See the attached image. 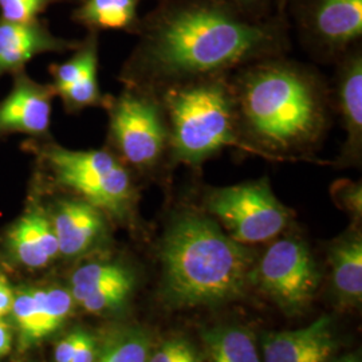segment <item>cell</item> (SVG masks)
<instances>
[{"mask_svg":"<svg viewBox=\"0 0 362 362\" xmlns=\"http://www.w3.org/2000/svg\"><path fill=\"white\" fill-rule=\"evenodd\" d=\"M278 35L228 10L194 3L165 13L144 47V64L157 78L206 76L272 52Z\"/></svg>","mask_w":362,"mask_h":362,"instance_id":"cell-1","label":"cell"},{"mask_svg":"<svg viewBox=\"0 0 362 362\" xmlns=\"http://www.w3.org/2000/svg\"><path fill=\"white\" fill-rule=\"evenodd\" d=\"M160 257L165 291L180 306L219 305L240 297L255 262L251 250L196 214L172 221Z\"/></svg>","mask_w":362,"mask_h":362,"instance_id":"cell-2","label":"cell"},{"mask_svg":"<svg viewBox=\"0 0 362 362\" xmlns=\"http://www.w3.org/2000/svg\"><path fill=\"white\" fill-rule=\"evenodd\" d=\"M239 103L251 136L275 152L315 143L325 127L320 91L293 66L269 64L252 69L240 83Z\"/></svg>","mask_w":362,"mask_h":362,"instance_id":"cell-3","label":"cell"},{"mask_svg":"<svg viewBox=\"0 0 362 362\" xmlns=\"http://www.w3.org/2000/svg\"><path fill=\"white\" fill-rule=\"evenodd\" d=\"M167 104L173 153L182 163L199 164L230 146L270 156L236 139L233 101L223 85L200 83L172 90Z\"/></svg>","mask_w":362,"mask_h":362,"instance_id":"cell-4","label":"cell"},{"mask_svg":"<svg viewBox=\"0 0 362 362\" xmlns=\"http://www.w3.org/2000/svg\"><path fill=\"white\" fill-rule=\"evenodd\" d=\"M38 156L59 185L118 219L129 214L134 187L129 170L116 156L107 151L66 149L57 144H42Z\"/></svg>","mask_w":362,"mask_h":362,"instance_id":"cell-5","label":"cell"},{"mask_svg":"<svg viewBox=\"0 0 362 362\" xmlns=\"http://www.w3.org/2000/svg\"><path fill=\"white\" fill-rule=\"evenodd\" d=\"M208 211L240 245L269 242L282 233L290 211L276 199L267 179L224 187L208 194Z\"/></svg>","mask_w":362,"mask_h":362,"instance_id":"cell-6","label":"cell"},{"mask_svg":"<svg viewBox=\"0 0 362 362\" xmlns=\"http://www.w3.org/2000/svg\"><path fill=\"white\" fill-rule=\"evenodd\" d=\"M259 287L287 313L306 308L320 284V272L308 246L294 238L276 240L251 272Z\"/></svg>","mask_w":362,"mask_h":362,"instance_id":"cell-7","label":"cell"},{"mask_svg":"<svg viewBox=\"0 0 362 362\" xmlns=\"http://www.w3.org/2000/svg\"><path fill=\"white\" fill-rule=\"evenodd\" d=\"M110 140L125 163L151 168L165 148L167 130L157 105L137 93H125L110 105Z\"/></svg>","mask_w":362,"mask_h":362,"instance_id":"cell-8","label":"cell"},{"mask_svg":"<svg viewBox=\"0 0 362 362\" xmlns=\"http://www.w3.org/2000/svg\"><path fill=\"white\" fill-rule=\"evenodd\" d=\"M73 305L70 291L59 286L18 290L10 314L18 332L19 350L30 349L55 333L71 314Z\"/></svg>","mask_w":362,"mask_h":362,"instance_id":"cell-9","label":"cell"},{"mask_svg":"<svg viewBox=\"0 0 362 362\" xmlns=\"http://www.w3.org/2000/svg\"><path fill=\"white\" fill-rule=\"evenodd\" d=\"M54 97L52 85L39 83L23 70L15 73L11 90L0 101V143L15 134L49 136Z\"/></svg>","mask_w":362,"mask_h":362,"instance_id":"cell-10","label":"cell"},{"mask_svg":"<svg viewBox=\"0 0 362 362\" xmlns=\"http://www.w3.org/2000/svg\"><path fill=\"white\" fill-rule=\"evenodd\" d=\"M52 89L67 112H79L85 107L103 104L98 85V45L90 38L69 61L50 67Z\"/></svg>","mask_w":362,"mask_h":362,"instance_id":"cell-11","label":"cell"},{"mask_svg":"<svg viewBox=\"0 0 362 362\" xmlns=\"http://www.w3.org/2000/svg\"><path fill=\"white\" fill-rule=\"evenodd\" d=\"M4 247L15 263L38 270L59 257V247L47 212L31 206L13 221L6 233Z\"/></svg>","mask_w":362,"mask_h":362,"instance_id":"cell-12","label":"cell"},{"mask_svg":"<svg viewBox=\"0 0 362 362\" xmlns=\"http://www.w3.org/2000/svg\"><path fill=\"white\" fill-rule=\"evenodd\" d=\"M59 255L74 258L88 252L104 236V212L83 199L59 200L49 214Z\"/></svg>","mask_w":362,"mask_h":362,"instance_id":"cell-13","label":"cell"},{"mask_svg":"<svg viewBox=\"0 0 362 362\" xmlns=\"http://www.w3.org/2000/svg\"><path fill=\"white\" fill-rule=\"evenodd\" d=\"M334 349L332 318L322 315L309 326L266 337L262 362H327Z\"/></svg>","mask_w":362,"mask_h":362,"instance_id":"cell-14","label":"cell"},{"mask_svg":"<svg viewBox=\"0 0 362 362\" xmlns=\"http://www.w3.org/2000/svg\"><path fill=\"white\" fill-rule=\"evenodd\" d=\"M71 43L52 35L38 23H15L0 21V78L22 71L25 66L46 52H62L78 47Z\"/></svg>","mask_w":362,"mask_h":362,"instance_id":"cell-15","label":"cell"},{"mask_svg":"<svg viewBox=\"0 0 362 362\" xmlns=\"http://www.w3.org/2000/svg\"><path fill=\"white\" fill-rule=\"evenodd\" d=\"M311 25L330 46H345L362 34V0H314Z\"/></svg>","mask_w":362,"mask_h":362,"instance_id":"cell-16","label":"cell"},{"mask_svg":"<svg viewBox=\"0 0 362 362\" xmlns=\"http://www.w3.org/2000/svg\"><path fill=\"white\" fill-rule=\"evenodd\" d=\"M332 278L344 305L356 306L362 299V240L360 233L345 235L330 250Z\"/></svg>","mask_w":362,"mask_h":362,"instance_id":"cell-17","label":"cell"},{"mask_svg":"<svg viewBox=\"0 0 362 362\" xmlns=\"http://www.w3.org/2000/svg\"><path fill=\"white\" fill-rule=\"evenodd\" d=\"M339 107L348 132L345 157H358L362 143V61L360 55L350 58L339 78Z\"/></svg>","mask_w":362,"mask_h":362,"instance_id":"cell-18","label":"cell"},{"mask_svg":"<svg viewBox=\"0 0 362 362\" xmlns=\"http://www.w3.org/2000/svg\"><path fill=\"white\" fill-rule=\"evenodd\" d=\"M207 362H262L252 334L239 326L215 327L203 334Z\"/></svg>","mask_w":362,"mask_h":362,"instance_id":"cell-19","label":"cell"},{"mask_svg":"<svg viewBox=\"0 0 362 362\" xmlns=\"http://www.w3.org/2000/svg\"><path fill=\"white\" fill-rule=\"evenodd\" d=\"M133 274L128 267L118 262L97 260L89 262L73 272L70 278V294L74 302L79 303L93 293L106 286L133 279Z\"/></svg>","mask_w":362,"mask_h":362,"instance_id":"cell-20","label":"cell"},{"mask_svg":"<svg viewBox=\"0 0 362 362\" xmlns=\"http://www.w3.org/2000/svg\"><path fill=\"white\" fill-rule=\"evenodd\" d=\"M139 0H86L77 11V19L89 26L121 30L129 27Z\"/></svg>","mask_w":362,"mask_h":362,"instance_id":"cell-21","label":"cell"},{"mask_svg":"<svg viewBox=\"0 0 362 362\" xmlns=\"http://www.w3.org/2000/svg\"><path fill=\"white\" fill-rule=\"evenodd\" d=\"M149 337L141 329H122L106 339L94 362H148Z\"/></svg>","mask_w":362,"mask_h":362,"instance_id":"cell-22","label":"cell"},{"mask_svg":"<svg viewBox=\"0 0 362 362\" xmlns=\"http://www.w3.org/2000/svg\"><path fill=\"white\" fill-rule=\"evenodd\" d=\"M134 286V278L118 284L106 286L79 302V305L89 313L101 314L121 308L130 296Z\"/></svg>","mask_w":362,"mask_h":362,"instance_id":"cell-23","label":"cell"},{"mask_svg":"<svg viewBox=\"0 0 362 362\" xmlns=\"http://www.w3.org/2000/svg\"><path fill=\"white\" fill-rule=\"evenodd\" d=\"M49 0H0L1 19L15 23L34 22Z\"/></svg>","mask_w":362,"mask_h":362,"instance_id":"cell-24","label":"cell"},{"mask_svg":"<svg viewBox=\"0 0 362 362\" xmlns=\"http://www.w3.org/2000/svg\"><path fill=\"white\" fill-rule=\"evenodd\" d=\"M148 362H200L194 346L180 338H173L161 344Z\"/></svg>","mask_w":362,"mask_h":362,"instance_id":"cell-25","label":"cell"},{"mask_svg":"<svg viewBox=\"0 0 362 362\" xmlns=\"http://www.w3.org/2000/svg\"><path fill=\"white\" fill-rule=\"evenodd\" d=\"M333 192L337 203L360 219L362 206L361 184L346 180L339 181L333 187Z\"/></svg>","mask_w":362,"mask_h":362,"instance_id":"cell-26","label":"cell"},{"mask_svg":"<svg viewBox=\"0 0 362 362\" xmlns=\"http://www.w3.org/2000/svg\"><path fill=\"white\" fill-rule=\"evenodd\" d=\"M95 338L83 330H76V344L70 362H94L97 357Z\"/></svg>","mask_w":362,"mask_h":362,"instance_id":"cell-27","label":"cell"},{"mask_svg":"<svg viewBox=\"0 0 362 362\" xmlns=\"http://www.w3.org/2000/svg\"><path fill=\"white\" fill-rule=\"evenodd\" d=\"M74 344H76V330L69 333L67 336L64 337L58 345L55 346L54 351V358L55 362H70L73 350H74Z\"/></svg>","mask_w":362,"mask_h":362,"instance_id":"cell-28","label":"cell"},{"mask_svg":"<svg viewBox=\"0 0 362 362\" xmlns=\"http://www.w3.org/2000/svg\"><path fill=\"white\" fill-rule=\"evenodd\" d=\"M13 297L15 293L7 284V281L0 275V318L11 313Z\"/></svg>","mask_w":362,"mask_h":362,"instance_id":"cell-29","label":"cell"},{"mask_svg":"<svg viewBox=\"0 0 362 362\" xmlns=\"http://www.w3.org/2000/svg\"><path fill=\"white\" fill-rule=\"evenodd\" d=\"M13 345V333L1 318H0V358L4 357Z\"/></svg>","mask_w":362,"mask_h":362,"instance_id":"cell-30","label":"cell"},{"mask_svg":"<svg viewBox=\"0 0 362 362\" xmlns=\"http://www.w3.org/2000/svg\"><path fill=\"white\" fill-rule=\"evenodd\" d=\"M337 362H361V360L356 354H350V356L342 357L341 360H338Z\"/></svg>","mask_w":362,"mask_h":362,"instance_id":"cell-31","label":"cell"},{"mask_svg":"<svg viewBox=\"0 0 362 362\" xmlns=\"http://www.w3.org/2000/svg\"><path fill=\"white\" fill-rule=\"evenodd\" d=\"M235 1H243V3H248V1H254V0H235Z\"/></svg>","mask_w":362,"mask_h":362,"instance_id":"cell-32","label":"cell"}]
</instances>
